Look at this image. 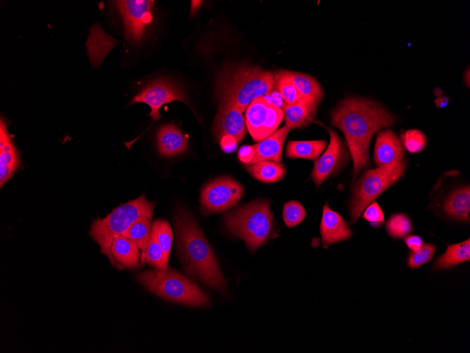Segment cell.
Listing matches in <instances>:
<instances>
[{
	"label": "cell",
	"mask_w": 470,
	"mask_h": 353,
	"mask_svg": "<svg viewBox=\"0 0 470 353\" xmlns=\"http://www.w3.org/2000/svg\"><path fill=\"white\" fill-rule=\"evenodd\" d=\"M109 260L118 269H136L143 265L139 248L123 235L115 236L110 247Z\"/></svg>",
	"instance_id": "cell-15"
},
{
	"label": "cell",
	"mask_w": 470,
	"mask_h": 353,
	"mask_svg": "<svg viewBox=\"0 0 470 353\" xmlns=\"http://www.w3.org/2000/svg\"><path fill=\"white\" fill-rule=\"evenodd\" d=\"M238 142L229 135H225L220 139V145L223 151L229 153L236 149Z\"/></svg>",
	"instance_id": "cell-38"
},
{
	"label": "cell",
	"mask_w": 470,
	"mask_h": 353,
	"mask_svg": "<svg viewBox=\"0 0 470 353\" xmlns=\"http://www.w3.org/2000/svg\"><path fill=\"white\" fill-rule=\"evenodd\" d=\"M363 218L375 228L381 226L384 223L383 213L376 202H371L365 208Z\"/></svg>",
	"instance_id": "cell-35"
},
{
	"label": "cell",
	"mask_w": 470,
	"mask_h": 353,
	"mask_svg": "<svg viewBox=\"0 0 470 353\" xmlns=\"http://www.w3.org/2000/svg\"><path fill=\"white\" fill-rule=\"evenodd\" d=\"M330 135V142L324 153L318 157L314 162V167L311 173V178L317 187L328 177L338 172L349 161L350 154L343 140L333 130L327 128L321 123Z\"/></svg>",
	"instance_id": "cell-12"
},
{
	"label": "cell",
	"mask_w": 470,
	"mask_h": 353,
	"mask_svg": "<svg viewBox=\"0 0 470 353\" xmlns=\"http://www.w3.org/2000/svg\"><path fill=\"white\" fill-rule=\"evenodd\" d=\"M116 7L122 17L125 37L132 43H139L144 38L146 27L153 20L154 1H116Z\"/></svg>",
	"instance_id": "cell-11"
},
{
	"label": "cell",
	"mask_w": 470,
	"mask_h": 353,
	"mask_svg": "<svg viewBox=\"0 0 470 353\" xmlns=\"http://www.w3.org/2000/svg\"><path fill=\"white\" fill-rule=\"evenodd\" d=\"M283 73L291 80L303 97L312 99L318 103L321 101L323 90L312 76L291 70H283Z\"/></svg>",
	"instance_id": "cell-26"
},
{
	"label": "cell",
	"mask_w": 470,
	"mask_h": 353,
	"mask_svg": "<svg viewBox=\"0 0 470 353\" xmlns=\"http://www.w3.org/2000/svg\"><path fill=\"white\" fill-rule=\"evenodd\" d=\"M407 162L393 163L367 170L354 185L349 203L350 223H355L365 208L404 175Z\"/></svg>",
	"instance_id": "cell-7"
},
{
	"label": "cell",
	"mask_w": 470,
	"mask_h": 353,
	"mask_svg": "<svg viewBox=\"0 0 470 353\" xmlns=\"http://www.w3.org/2000/svg\"><path fill=\"white\" fill-rule=\"evenodd\" d=\"M405 151L395 133L386 129L380 131L376 137L374 160L377 166H382L403 160Z\"/></svg>",
	"instance_id": "cell-16"
},
{
	"label": "cell",
	"mask_w": 470,
	"mask_h": 353,
	"mask_svg": "<svg viewBox=\"0 0 470 353\" xmlns=\"http://www.w3.org/2000/svg\"><path fill=\"white\" fill-rule=\"evenodd\" d=\"M443 211L452 218L469 222L470 211L469 186H464L453 191L445 199Z\"/></svg>",
	"instance_id": "cell-21"
},
{
	"label": "cell",
	"mask_w": 470,
	"mask_h": 353,
	"mask_svg": "<svg viewBox=\"0 0 470 353\" xmlns=\"http://www.w3.org/2000/svg\"><path fill=\"white\" fill-rule=\"evenodd\" d=\"M146 261L154 269L165 270L167 268L163 252L151 231V237L145 254Z\"/></svg>",
	"instance_id": "cell-32"
},
{
	"label": "cell",
	"mask_w": 470,
	"mask_h": 353,
	"mask_svg": "<svg viewBox=\"0 0 470 353\" xmlns=\"http://www.w3.org/2000/svg\"><path fill=\"white\" fill-rule=\"evenodd\" d=\"M224 223L230 233L243 240L255 252L269 238L273 217L268 200H258L241 206L224 215Z\"/></svg>",
	"instance_id": "cell-5"
},
{
	"label": "cell",
	"mask_w": 470,
	"mask_h": 353,
	"mask_svg": "<svg viewBox=\"0 0 470 353\" xmlns=\"http://www.w3.org/2000/svg\"><path fill=\"white\" fill-rule=\"evenodd\" d=\"M283 118L282 109L264 97L252 101L245 114L247 129L255 142L272 134Z\"/></svg>",
	"instance_id": "cell-8"
},
{
	"label": "cell",
	"mask_w": 470,
	"mask_h": 353,
	"mask_svg": "<svg viewBox=\"0 0 470 353\" xmlns=\"http://www.w3.org/2000/svg\"><path fill=\"white\" fill-rule=\"evenodd\" d=\"M176 241L186 272L221 292L227 290L216 256L193 216L179 208L174 217Z\"/></svg>",
	"instance_id": "cell-2"
},
{
	"label": "cell",
	"mask_w": 470,
	"mask_h": 353,
	"mask_svg": "<svg viewBox=\"0 0 470 353\" xmlns=\"http://www.w3.org/2000/svg\"><path fill=\"white\" fill-rule=\"evenodd\" d=\"M20 164L19 154L11 141L2 117L0 120V185L11 178Z\"/></svg>",
	"instance_id": "cell-18"
},
{
	"label": "cell",
	"mask_w": 470,
	"mask_h": 353,
	"mask_svg": "<svg viewBox=\"0 0 470 353\" xmlns=\"http://www.w3.org/2000/svg\"><path fill=\"white\" fill-rule=\"evenodd\" d=\"M291 129L286 125L276 130L272 134L253 145L254 157L250 164L262 161L281 163L285 140ZM249 164V165H250Z\"/></svg>",
	"instance_id": "cell-17"
},
{
	"label": "cell",
	"mask_w": 470,
	"mask_h": 353,
	"mask_svg": "<svg viewBox=\"0 0 470 353\" xmlns=\"http://www.w3.org/2000/svg\"><path fill=\"white\" fill-rule=\"evenodd\" d=\"M246 120L242 111L229 102H220L214 122V132L221 139L229 135L238 142L242 141L246 135Z\"/></svg>",
	"instance_id": "cell-13"
},
{
	"label": "cell",
	"mask_w": 470,
	"mask_h": 353,
	"mask_svg": "<svg viewBox=\"0 0 470 353\" xmlns=\"http://www.w3.org/2000/svg\"><path fill=\"white\" fill-rule=\"evenodd\" d=\"M322 211L319 230L323 248L326 249L334 243L347 240L352 235L346 221L339 213L331 210L327 202Z\"/></svg>",
	"instance_id": "cell-14"
},
{
	"label": "cell",
	"mask_w": 470,
	"mask_h": 353,
	"mask_svg": "<svg viewBox=\"0 0 470 353\" xmlns=\"http://www.w3.org/2000/svg\"><path fill=\"white\" fill-rule=\"evenodd\" d=\"M151 221V219L147 216H140L123 234L139 248L143 265L146 260L145 254L152 231Z\"/></svg>",
	"instance_id": "cell-25"
},
{
	"label": "cell",
	"mask_w": 470,
	"mask_h": 353,
	"mask_svg": "<svg viewBox=\"0 0 470 353\" xmlns=\"http://www.w3.org/2000/svg\"><path fill=\"white\" fill-rule=\"evenodd\" d=\"M305 216V210L303 205L296 201L286 203L283 208V218L285 224L292 228L303 221Z\"/></svg>",
	"instance_id": "cell-33"
},
{
	"label": "cell",
	"mask_w": 470,
	"mask_h": 353,
	"mask_svg": "<svg viewBox=\"0 0 470 353\" xmlns=\"http://www.w3.org/2000/svg\"><path fill=\"white\" fill-rule=\"evenodd\" d=\"M411 219L404 213L392 215L386 224L388 234L395 239L407 237L412 230Z\"/></svg>",
	"instance_id": "cell-30"
},
{
	"label": "cell",
	"mask_w": 470,
	"mask_h": 353,
	"mask_svg": "<svg viewBox=\"0 0 470 353\" xmlns=\"http://www.w3.org/2000/svg\"><path fill=\"white\" fill-rule=\"evenodd\" d=\"M436 247L433 244L425 243L417 252H412L407 259V266L410 268H417L429 262L433 257Z\"/></svg>",
	"instance_id": "cell-34"
},
{
	"label": "cell",
	"mask_w": 470,
	"mask_h": 353,
	"mask_svg": "<svg viewBox=\"0 0 470 353\" xmlns=\"http://www.w3.org/2000/svg\"><path fill=\"white\" fill-rule=\"evenodd\" d=\"M400 140L405 149L412 154L421 151L427 142L426 135L417 129H410L402 132Z\"/></svg>",
	"instance_id": "cell-31"
},
{
	"label": "cell",
	"mask_w": 470,
	"mask_h": 353,
	"mask_svg": "<svg viewBox=\"0 0 470 353\" xmlns=\"http://www.w3.org/2000/svg\"><path fill=\"white\" fill-rule=\"evenodd\" d=\"M470 259V240L453 244H448L444 254L434 264L436 269L452 268Z\"/></svg>",
	"instance_id": "cell-23"
},
{
	"label": "cell",
	"mask_w": 470,
	"mask_h": 353,
	"mask_svg": "<svg viewBox=\"0 0 470 353\" xmlns=\"http://www.w3.org/2000/svg\"><path fill=\"white\" fill-rule=\"evenodd\" d=\"M434 94L436 97L435 103L437 107L442 109L447 105L450 101V98L444 95L443 91L440 88L436 87L434 89Z\"/></svg>",
	"instance_id": "cell-39"
},
{
	"label": "cell",
	"mask_w": 470,
	"mask_h": 353,
	"mask_svg": "<svg viewBox=\"0 0 470 353\" xmlns=\"http://www.w3.org/2000/svg\"><path fill=\"white\" fill-rule=\"evenodd\" d=\"M405 242L412 252L419 250L424 244L421 237L417 235H407L405 238Z\"/></svg>",
	"instance_id": "cell-37"
},
{
	"label": "cell",
	"mask_w": 470,
	"mask_h": 353,
	"mask_svg": "<svg viewBox=\"0 0 470 353\" xmlns=\"http://www.w3.org/2000/svg\"><path fill=\"white\" fill-rule=\"evenodd\" d=\"M151 228L163 252L164 258L168 263L172 242V231L170 225L164 219H156L151 224Z\"/></svg>",
	"instance_id": "cell-28"
},
{
	"label": "cell",
	"mask_w": 470,
	"mask_h": 353,
	"mask_svg": "<svg viewBox=\"0 0 470 353\" xmlns=\"http://www.w3.org/2000/svg\"><path fill=\"white\" fill-rule=\"evenodd\" d=\"M274 87L279 92L286 104L295 103L303 97L291 80L284 75L283 70H278L274 73Z\"/></svg>",
	"instance_id": "cell-29"
},
{
	"label": "cell",
	"mask_w": 470,
	"mask_h": 353,
	"mask_svg": "<svg viewBox=\"0 0 470 353\" xmlns=\"http://www.w3.org/2000/svg\"><path fill=\"white\" fill-rule=\"evenodd\" d=\"M176 100L188 104L187 97L179 86L167 78H160L146 85L129 104L144 103L148 105L151 109L148 116L153 121H157L161 118L160 107Z\"/></svg>",
	"instance_id": "cell-10"
},
{
	"label": "cell",
	"mask_w": 470,
	"mask_h": 353,
	"mask_svg": "<svg viewBox=\"0 0 470 353\" xmlns=\"http://www.w3.org/2000/svg\"><path fill=\"white\" fill-rule=\"evenodd\" d=\"M117 43L101 27L94 26L87 41L88 54L91 63L95 66L101 63Z\"/></svg>",
	"instance_id": "cell-22"
},
{
	"label": "cell",
	"mask_w": 470,
	"mask_h": 353,
	"mask_svg": "<svg viewBox=\"0 0 470 353\" xmlns=\"http://www.w3.org/2000/svg\"><path fill=\"white\" fill-rule=\"evenodd\" d=\"M324 140L289 141L286 154L289 158H299L315 161L326 147Z\"/></svg>",
	"instance_id": "cell-24"
},
{
	"label": "cell",
	"mask_w": 470,
	"mask_h": 353,
	"mask_svg": "<svg viewBox=\"0 0 470 353\" xmlns=\"http://www.w3.org/2000/svg\"><path fill=\"white\" fill-rule=\"evenodd\" d=\"M155 206V203L148 201L143 194L116 207L105 218L94 220L89 234L100 246L101 253L109 259L113 238L123 235L140 216H145L151 219Z\"/></svg>",
	"instance_id": "cell-6"
},
{
	"label": "cell",
	"mask_w": 470,
	"mask_h": 353,
	"mask_svg": "<svg viewBox=\"0 0 470 353\" xmlns=\"http://www.w3.org/2000/svg\"><path fill=\"white\" fill-rule=\"evenodd\" d=\"M158 149L163 156H172L184 152L187 147V137L174 125H162L157 131Z\"/></svg>",
	"instance_id": "cell-20"
},
{
	"label": "cell",
	"mask_w": 470,
	"mask_h": 353,
	"mask_svg": "<svg viewBox=\"0 0 470 353\" xmlns=\"http://www.w3.org/2000/svg\"><path fill=\"white\" fill-rule=\"evenodd\" d=\"M243 194V187L239 182L231 178H220L202 189L201 204L206 213L222 212L233 207Z\"/></svg>",
	"instance_id": "cell-9"
},
{
	"label": "cell",
	"mask_w": 470,
	"mask_h": 353,
	"mask_svg": "<svg viewBox=\"0 0 470 353\" xmlns=\"http://www.w3.org/2000/svg\"><path fill=\"white\" fill-rule=\"evenodd\" d=\"M238 157L240 161L249 165L254 157L253 146L244 145L240 148L238 152Z\"/></svg>",
	"instance_id": "cell-36"
},
{
	"label": "cell",
	"mask_w": 470,
	"mask_h": 353,
	"mask_svg": "<svg viewBox=\"0 0 470 353\" xmlns=\"http://www.w3.org/2000/svg\"><path fill=\"white\" fill-rule=\"evenodd\" d=\"M331 124L344 134L353 161V180L363 168L371 164L369 145L372 136L383 128L394 125L398 118L379 103L362 98L339 101L331 115Z\"/></svg>",
	"instance_id": "cell-1"
},
{
	"label": "cell",
	"mask_w": 470,
	"mask_h": 353,
	"mask_svg": "<svg viewBox=\"0 0 470 353\" xmlns=\"http://www.w3.org/2000/svg\"><path fill=\"white\" fill-rule=\"evenodd\" d=\"M319 103L303 97L293 104H282L286 125L290 129L305 127L313 121Z\"/></svg>",
	"instance_id": "cell-19"
},
{
	"label": "cell",
	"mask_w": 470,
	"mask_h": 353,
	"mask_svg": "<svg viewBox=\"0 0 470 353\" xmlns=\"http://www.w3.org/2000/svg\"><path fill=\"white\" fill-rule=\"evenodd\" d=\"M246 169L255 178L267 183L279 181L286 173L284 165L272 161H262L247 165Z\"/></svg>",
	"instance_id": "cell-27"
},
{
	"label": "cell",
	"mask_w": 470,
	"mask_h": 353,
	"mask_svg": "<svg viewBox=\"0 0 470 353\" xmlns=\"http://www.w3.org/2000/svg\"><path fill=\"white\" fill-rule=\"evenodd\" d=\"M274 75L260 66L248 64L224 67L217 80L220 102H229L242 112L255 99L263 97L274 88Z\"/></svg>",
	"instance_id": "cell-3"
},
{
	"label": "cell",
	"mask_w": 470,
	"mask_h": 353,
	"mask_svg": "<svg viewBox=\"0 0 470 353\" xmlns=\"http://www.w3.org/2000/svg\"><path fill=\"white\" fill-rule=\"evenodd\" d=\"M136 280L151 293L174 303L199 307L210 304L195 283L171 268L144 271L136 275Z\"/></svg>",
	"instance_id": "cell-4"
}]
</instances>
